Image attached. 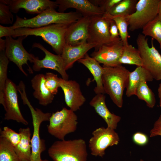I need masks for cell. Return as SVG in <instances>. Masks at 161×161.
I'll use <instances>...</instances> for the list:
<instances>
[{
	"label": "cell",
	"instance_id": "cell-35",
	"mask_svg": "<svg viewBox=\"0 0 161 161\" xmlns=\"http://www.w3.org/2000/svg\"><path fill=\"white\" fill-rule=\"evenodd\" d=\"M121 0H90L95 5L100 7L105 13L108 12Z\"/></svg>",
	"mask_w": 161,
	"mask_h": 161
},
{
	"label": "cell",
	"instance_id": "cell-30",
	"mask_svg": "<svg viewBox=\"0 0 161 161\" xmlns=\"http://www.w3.org/2000/svg\"><path fill=\"white\" fill-rule=\"evenodd\" d=\"M146 83L143 81L140 84L136 90L135 95L140 100L145 101L148 107L153 108L156 103L155 96Z\"/></svg>",
	"mask_w": 161,
	"mask_h": 161
},
{
	"label": "cell",
	"instance_id": "cell-5",
	"mask_svg": "<svg viewBox=\"0 0 161 161\" xmlns=\"http://www.w3.org/2000/svg\"><path fill=\"white\" fill-rule=\"evenodd\" d=\"M48 154L53 161H87L88 155L86 143L82 139L56 141Z\"/></svg>",
	"mask_w": 161,
	"mask_h": 161
},
{
	"label": "cell",
	"instance_id": "cell-37",
	"mask_svg": "<svg viewBox=\"0 0 161 161\" xmlns=\"http://www.w3.org/2000/svg\"><path fill=\"white\" fill-rule=\"evenodd\" d=\"M133 140L136 144L140 145H143L147 143L148 139L145 134L139 132L135 133L133 135Z\"/></svg>",
	"mask_w": 161,
	"mask_h": 161
},
{
	"label": "cell",
	"instance_id": "cell-22",
	"mask_svg": "<svg viewBox=\"0 0 161 161\" xmlns=\"http://www.w3.org/2000/svg\"><path fill=\"white\" fill-rule=\"evenodd\" d=\"M78 61L85 66L93 76L96 86L94 91L96 94L105 93L103 84L102 77L103 67L96 60L87 53Z\"/></svg>",
	"mask_w": 161,
	"mask_h": 161
},
{
	"label": "cell",
	"instance_id": "cell-32",
	"mask_svg": "<svg viewBox=\"0 0 161 161\" xmlns=\"http://www.w3.org/2000/svg\"><path fill=\"white\" fill-rule=\"evenodd\" d=\"M45 84L47 89L53 95H56L60 87L59 78L57 75L52 72H46L44 75Z\"/></svg>",
	"mask_w": 161,
	"mask_h": 161
},
{
	"label": "cell",
	"instance_id": "cell-42",
	"mask_svg": "<svg viewBox=\"0 0 161 161\" xmlns=\"http://www.w3.org/2000/svg\"><path fill=\"white\" fill-rule=\"evenodd\" d=\"M41 161H50L47 160L45 159V160H41Z\"/></svg>",
	"mask_w": 161,
	"mask_h": 161
},
{
	"label": "cell",
	"instance_id": "cell-33",
	"mask_svg": "<svg viewBox=\"0 0 161 161\" xmlns=\"http://www.w3.org/2000/svg\"><path fill=\"white\" fill-rule=\"evenodd\" d=\"M0 137L6 139L14 147L19 143L21 138L19 133L16 132L7 126L4 127L3 130H0Z\"/></svg>",
	"mask_w": 161,
	"mask_h": 161
},
{
	"label": "cell",
	"instance_id": "cell-16",
	"mask_svg": "<svg viewBox=\"0 0 161 161\" xmlns=\"http://www.w3.org/2000/svg\"><path fill=\"white\" fill-rule=\"evenodd\" d=\"M59 84L63 91L66 105L74 112L80 109L86 101L79 84L75 80L59 78Z\"/></svg>",
	"mask_w": 161,
	"mask_h": 161
},
{
	"label": "cell",
	"instance_id": "cell-1",
	"mask_svg": "<svg viewBox=\"0 0 161 161\" xmlns=\"http://www.w3.org/2000/svg\"><path fill=\"white\" fill-rule=\"evenodd\" d=\"M102 79L105 93L118 107L123 105V95L127 86L130 71L122 65L115 66L103 65Z\"/></svg>",
	"mask_w": 161,
	"mask_h": 161
},
{
	"label": "cell",
	"instance_id": "cell-24",
	"mask_svg": "<svg viewBox=\"0 0 161 161\" xmlns=\"http://www.w3.org/2000/svg\"><path fill=\"white\" fill-rule=\"evenodd\" d=\"M19 133L21 138L19 143L15 147V151L20 161H30L32 146L30 129L29 127L20 128Z\"/></svg>",
	"mask_w": 161,
	"mask_h": 161
},
{
	"label": "cell",
	"instance_id": "cell-41",
	"mask_svg": "<svg viewBox=\"0 0 161 161\" xmlns=\"http://www.w3.org/2000/svg\"><path fill=\"white\" fill-rule=\"evenodd\" d=\"M158 14L161 16V0H160L159 4Z\"/></svg>",
	"mask_w": 161,
	"mask_h": 161
},
{
	"label": "cell",
	"instance_id": "cell-19",
	"mask_svg": "<svg viewBox=\"0 0 161 161\" xmlns=\"http://www.w3.org/2000/svg\"><path fill=\"white\" fill-rule=\"evenodd\" d=\"M96 47L95 44L87 42L75 46L65 44L61 55L66 70L71 68L74 63L83 58L88 51Z\"/></svg>",
	"mask_w": 161,
	"mask_h": 161
},
{
	"label": "cell",
	"instance_id": "cell-4",
	"mask_svg": "<svg viewBox=\"0 0 161 161\" xmlns=\"http://www.w3.org/2000/svg\"><path fill=\"white\" fill-rule=\"evenodd\" d=\"M23 104L27 105L30 111L33 130L31 140L32 146L30 161H41V153L46 149L44 140L41 139L39 131L40 125L44 121L49 120L52 114L49 112L44 113L40 109L33 108L29 100L26 93L25 85L21 84L18 87Z\"/></svg>",
	"mask_w": 161,
	"mask_h": 161
},
{
	"label": "cell",
	"instance_id": "cell-38",
	"mask_svg": "<svg viewBox=\"0 0 161 161\" xmlns=\"http://www.w3.org/2000/svg\"><path fill=\"white\" fill-rule=\"evenodd\" d=\"M161 136V114L155 122L153 128L150 131V136Z\"/></svg>",
	"mask_w": 161,
	"mask_h": 161
},
{
	"label": "cell",
	"instance_id": "cell-13",
	"mask_svg": "<svg viewBox=\"0 0 161 161\" xmlns=\"http://www.w3.org/2000/svg\"><path fill=\"white\" fill-rule=\"evenodd\" d=\"M123 44L121 39L103 44L91 54V57L103 65L115 66L120 64Z\"/></svg>",
	"mask_w": 161,
	"mask_h": 161
},
{
	"label": "cell",
	"instance_id": "cell-12",
	"mask_svg": "<svg viewBox=\"0 0 161 161\" xmlns=\"http://www.w3.org/2000/svg\"><path fill=\"white\" fill-rule=\"evenodd\" d=\"M17 91V86L11 80L8 78L4 92L3 106L6 112L4 119L13 120L27 125L28 123L23 116L19 107Z\"/></svg>",
	"mask_w": 161,
	"mask_h": 161
},
{
	"label": "cell",
	"instance_id": "cell-10",
	"mask_svg": "<svg viewBox=\"0 0 161 161\" xmlns=\"http://www.w3.org/2000/svg\"><path fill=\"white\" fill-rule=\"evenodd\" d=\"M92 134L89 146L91 154L96 157H102L108 147L117 145L120 141L119 136L114 130L108 127L96 129Z\"/></svg>",
	"mask_w": 161,
	"mask_h": 161
},
{
	"label": "cell",
	"instance_id": "cell-25",
	"mask_svg": "<svg viewBox=\"0 0 161 161\" xmlns=\"http://www.w3.org/2000/svg\"><path fill=\"white\" fill-rule=\"evenodd\" d=\"M120 64L134 65L137 66L143 65L142 59L140 51L129 44L124 45L122 55L119 60Z\"/></svg>",
	"mask_w": 161,
	"mask_h": 161
},
{
	"label": "cell",
	"instance_id": "cell-27",
	"mask_svg": "<svg viewBox=\"0 0 161 161\" xmlns=\"http://www.w3.org/2000/svg\"><path fill=\"white\" fill-rule=\"evenodd\" d=\"M142 34L150 36L158 42L161 50V16L158 14L142 29Z\"/></svg>",
	"mask_w": 161,
	"mask_h": 161
},
{
	"label": "cell",
	"instance_id": "cell-6",
	"mask_svg": "<svg viewBox=\"0 0 161 161\" xmlns=\"http://www.w3.org/2000/svg\"><path fill=\"white\" fill-rule=\"evenodd\" d=\"M78 117L74 112L64 107L60 111L53 113L47 126L49 133L60 140L64 139L68 134L76 131Z\"/></svg>",
	"mask_w": 161,
	"mask_h": 161
},
{
	"label": "cell",
	"instance_id": "cell-9",
	"mask_svg": "<svg viewBox=\"0 0 161 161\" xmlns=\"http://www.w3.org/2000/svg\"><path fill=\"white\" fill-rule=\"evenodd\" d=\"M27 37L22 36L18 37L17 39L13 38L12 36L5 37V54L9 61L13 62L19 70L26 76L28 74L23 68L24 64L27 65L30 73H33V70L29 65L27 62L33 63L36 57L32 54L28 52L24 48L23 41Z\"/></svg>",
	"mask_w": 161,
	"mask_h": 161
},
{
	"label": "cell",
	"instance_id": "cell-31",
	"mask_svg": "<svg viewBox=\"0 0 161 161\" xmlns=\"http://www.w3.org/2000/svg\"><path fill=\"white\" fill-rule=\"evenodd\" d=\"M103 16L113 20L115 22L118 30L120 37L123 45L128 44V27L129 25L126 17L112 16L108 13H105Z\"/></svg>",
	"mask_w": 161,
	"mask_h": 161
},
{
	"label": "cell",
	"instance_id": "cell-36",
	"mask_svg": "<svg viewBox=\"0 0 161 161\" xmlns=\"http://www.w3.org/2000/svg\"><path fill=\"white\" fill-rule=\"evenodd\" d=\"M109 18L110 19L109 31L112 41H114L121 39L116 23L113 20Z\"/></svg>",
	"mask_w": 161,
	"mask_h": 161
},
{
	"label": "cell",
	"instance_id": "cell-8",
	"mask_svg": "<svg viewBox=\"0 0 161 161\" xmlns=\"http://www.w3.org/2000/svg\"><path fill=\"white\" fill-rule=\"evenodd\" d=\"M160 0H139L135 11L126 17L131 31L142 29L158 14Z\"/></svg>",
	"mask_w": 161,
	"mask_h": 161
},
{
	"label": "cell",
	"instance_id": "cell-11",
	"mask_svg": "<svg viewBox=\"0 0 161 161\" xmlns=\"http://www.w3.org/2000/svg\"><path fill=\"white\" fill-rule=\"evenodd\" d=\"M110 19L103 15L90 17L87 42L97 45L95 50L103 44L112 41L109 33Z\"/></svg>",
	"mask_w": 161,
	"mask_h": 161
},
{
	"label": "cell",
	"instance_id": "cell-28",
	"mask_svg": "<svg viewBox=\"0 0 161 161\" xmlns=\"http://www.w3.org/2000/svg\"><path fill=\"white\" fill-rule=\"evenodd\" d=\"M5 48L0 49V103L4 105V92L7 77L9 60L5 53Z\"/></svg>",
	"mask_w": 161,
	"mask_h": 161
},
{
	"label": "cell",
	"instance_id": "cell-29",
	"mask_svg": "<svg viewBox=\"0 0 161 161\" xmlns=\"http://www.w3.org/2000/svg\"><path fill=\"white\" fill-rule=\"evenodd\" d=\"M0 161H20L15 147L6 139L1 137Z\"/></svg>",
	"mask_w": 161,
	"mask_h": 161
},
{
	"label": "cell",
	"instance_id": "cell-17",
	"mask_svg": "<svg viewBox=\"0 0 161 161\" xmlns=\"http://www.w3.org/2000/svg\"><path fill=\"white\" fill-rule=\"evenodd\" d=\"M90 18L82 16L68 26L65 37L66 44L75 46L87 42Z\"/></svg>",
	"mask_w": 161,
	"mask_h": 161
},
{
	"label": "cell",
	"instance_id": "cell-20",
	"mask_svg": "<svg viewBox=\"0 0 161 161\" xmlns=\"http://www.w3.org/2000/svg\"><path fill=\"white\" fill-rule=\"evenodd\" d=\"M105 98L104 94H97L90 101L89 105L94 107L96 112L104 120L108 127L115 130L121 118L109 111L106 104Z\"/></svg>",
	"mask_w": 161,
	"mask_h": 161
},
{
	"label": "cell",
	"instance_id": "cell-43",
	"mask_svg": "<svg viewBox=\"0 0 161 161\" xmlns=\"http://www.w3.org/2000/svg\"><path fill=\"white\" fill-rule=\"evenodd\" d=\"M140 161H144L143 160H140Z\"/></svg>",
	"mask_w": 161,
	"mask_h": 161
},
{
	"label": "cell",
	"instance_id": "cell-18",
	"mask_svg": "<svg viewBox=\"0 0 161 161\" xmlns=\"http://www.w3.org/2000/svg\"><path fill=\"white\" fill-rule=\"evenodd\" d=\"M59 12L64 13L68 9L73 8L81 14L83 16L91 17L95 16L103 15L104 13L98 6L88 0H57Z\"/></svg>",
	"mask_w": 161,
	"mask_h": 161
},
{
	"label": "cell",
	"instance_id": "cell-3",
	"mask_svg": "<svg viewBox=\"0 0 161 161\" xmlns=\"http://www.w3.org/2000/svg\"><path fill=\"white\" fill-rule=\"evenodd\" d=\"M82 16L81 14L77 11L61 13L55 10H49L29 19H23L16 15L15 21L10 27L15 30L21 27L38 28L53 24L69 25Z\"/></svg>",
	"mask_w": 161,
	"mask_h": 161
},
{
	"label": "cell",
	"instance_id": "cell-34",
	"mask_svg": "<svg viewBox=\"0 0 161 161\" xmlns=\"http://www.w3.org/2000/svg\"><path fill=\"white\" fill-rule=\"evenodd\" d=\"M12 13L8 5L0 2V23L2 24H12L13 16Z\"/></svg>",
	"mask_w": 161,
	"mask_h": 161
},
{
	"label": "cell",
	"instance_id": "cell-7",
	"mask_svg": "<svg viewBox=\"0 0 161 161\" xmlns=\"http://www.w3.org/2000/svg\"><path fill=\"white\" fill-rule=\"evenodd\" d=\"M136 41L142 59V66L150 74L153 79L161 80V55L154 47L153 39L151 47L148 39L143 34H138Z\"/></svg>",
	"mask_w": 161,
	"mask_h": 161
},
{
	"label": "cell",
	"instance_id": "cell-23",
	"mask_svg": "<svg viewBox=\"0 0 161 161\" xmlns=\"http://www.w3.org/2000/svg\"><path fill=\"white\" fill-rule=\"evenodd\" d=\"M153 79L150 74L143 67L137 66L129 74L126 87V95L129 97L135 95L137 88L142 82L151 81Z\"/></svg>",
	"mask_w": 161,
	"mask_h": 161
},
{
	"label": "cell",
	"instance_id": "cell-26",
	"mask_svg": "<svg viewBox=\"0 0 161 161\" xmlns=\"http://www.w3.org/2000/svg\"><path fill=\"white\" fill-rule=\"evenodd\" d=\"M138 1L121 0L108 13L112 16L126 17L135 11Z\"/></svg>",
	"mask_w": 161,
	"mask_h": 161
},
{
	"label": "cell",
	"instance_id": "cell-21",
	"mask_svg": "<svg viewBox=\"0 0 161 161\" xmlns=\"http://www.w3.org/2000/svg\"><path fill=\"white\" fill-rule=\"evenodd\" d=\"M31 83L34 90L33 95L38 100L40 105L46 106L52 102L54 95L46 87L44 75L39 74L35 75L31 79Z\"/></svg>",
	"mask_w": 161,
	"mask_h": 161
},
{
	"label": "cell",
	"instance_id": "cell-39",
	"mask_svg": "<svg viewBox=\"0 0 161 161\" xmlns=\"http://www.w3.org/2000/svg\"><path fill=\"white\" fill-rule=\"evenodd\" d=\"M14 30L10 26L5 27L0 25V38L4 36H12Z\"/></svg>",
	"mask_w": 161,
	"mask_h": 161
},
{
	"label": "cell",
	"instance_id": "cell-15",
	"mask_svg": "<svg viewBox=\"0 0 161 161\" xmlns=\"http://www.w3.org/2000/svg\"><path fill=\"white\" fill-rule=\"evenodd\" d=\"M0 2L8 5L11 11L14 13L24 9L27 13L38 15L47 10H55L58 7L55 1L49 0H0Z\"/></svg>",
	"mask_w": 161,
	"mask_h": 161
},
{
	"label": "cell",
	"instance_id": "cell-2",
	"mask_svg": "<svg viewBox=\"0 0 161 161\" xmlns=\"http://www.w3.org/2000/svg\"><path fill=\"white\" fill-rule=\"evenodd\" d=\"M69 25L53 24L35 28L21 27L14 30L12 37H27L34 35L39 36L52 47L57 55H61L65 45V37Z\"/></svg>",
	"mask_w": 161,
	"mask_h": 161
},
{
	"label": "cell",
	"instance_id": "cell-40",
	"mask_svg": "<svg viewBox=\"0 0 161 161\" xmlns=\"http://www.w3.org/2000/svg\"><path fill=\"white\" fill-rule=\"evenodd\" d=\"M158 94L159 98V104L161 108V83L159 85L158 88Z\"/></svg>",
	"mask_w": 161,
	"mask_h": 161
},
{
	"label": "cell",
	"instance_id": "cell-14",
	"mask_svg": "<svg viewBox=\"0 0 161 161\" xmlns=\"http://www.w3.org/2000/svg\"><path fill=\"white\" fill-rule=\"evenodd\" d=\"M32 47L39 49L45 54L44 57L42 60L39 59L38 57H36L33 62V70L38 72L43 68L52 69L57 72L63 79L68 80L69 75L66 72L61 55H55L51 53L40 43H35Z\"/></svg>",
	"mask_w": 161,
	"mask_h": 161
}]
</instances>
